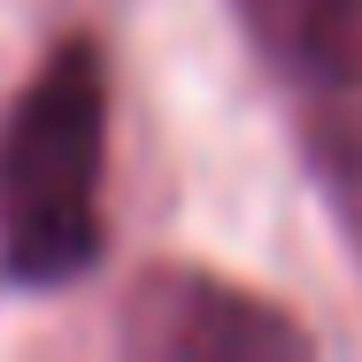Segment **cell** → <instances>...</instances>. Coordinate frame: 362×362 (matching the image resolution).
I'll list each match as a JSON object with an SVG mask.
<instances>
[{"instance_id":"cell-1","label":"cell","mask_w":362,"mask_h":362,"mask_svg":"<svg viewBox=\"0 0 362 362\" xmlns=\"http://www.w3.org/2000/svg\"><path fill=\"white\" fill-rule=\"evenodd\" d=\"M108 239V54L93 31L47 47L0 116V270L70 286Z\"/></svg>"},{"instance_id":"cell-2","label":"cell","mask_w":362,"mask_h":362,"mask_svg":"<svg viewBox=\"0 0 362 362\" xmlns=\"http://www.w3.org/2000/svg\"><path fill=\"white\" fill-rule=\"evenodd\" d=\"M116 332L139 362H278L316 347V332L300 316H286L278 300L231 286L216 270H193V262L139 270Z\"/></svg>"},{"instance_id":"cell-3","label":"cell","mask_w":362,"mask_h":362,"mask_svg":"<svg viewBox=\"0 0 362 362\" xmlns=\"http://www.w3.org/2000/svg\"><path fill=\"white\" fill-rule=\"evenodd\" d=\"M231 16H239V31L255 39V54H262L270 70L308 77L316 70V47H324L332 0H231Z\"/></svg>"},{"instance_id":"cell-4","label":"cell","mask_w":362,"mask_h":362,"mask_svg":"<svg viewBox=\"0 0 362 362\" xmlns=\"http://www.w3.org/2000/svg\"><path fill=\"white\" fill-rule=\"evenodd\" d=\"M316 85H324V116L362 124V0H332L324 16V47H316Z\"/></svg>"}]
</instances>
